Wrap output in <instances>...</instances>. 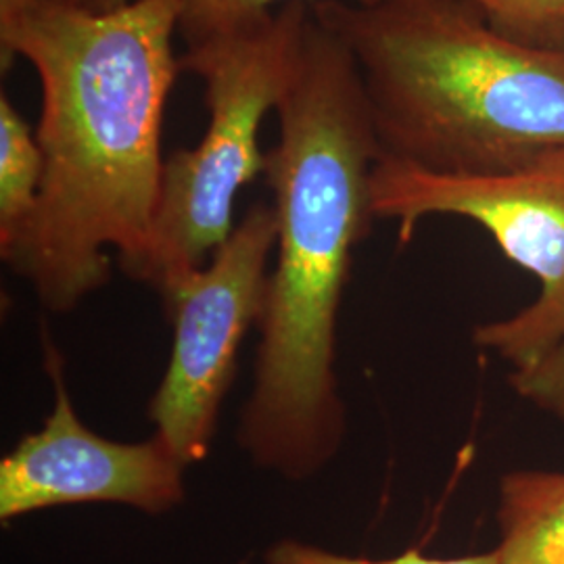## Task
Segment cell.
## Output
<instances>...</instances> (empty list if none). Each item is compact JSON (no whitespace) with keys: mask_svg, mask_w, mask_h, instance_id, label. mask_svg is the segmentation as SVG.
Returning <instances> with one entry per match:
<instances>
[{"mask_svg":"<svg viewBox=\"0 0 564 564\" xmlns=\"http://www.w3.org/2000/svg\"><path fill=\"white\" fill-rule=\"evenodd\" d=\"M176 0L88 13L36 0L0 23L2 69L28 61L41 82L39 205L2 258L48 312H72L141 262L162 193V128L181 74Z\"/></svg>","mask_w":564,"mask_h":564,"instance_id":"6da1fadb","label":"cell"},{"mask_svg":"<svg viewBox=\"0 0 564 564\" xmlns=\"http://www.w3.org/2000/svg\"><path fill=\"white\" fill-rule=\"evenodd\" d=\"M276 111L281 134L263 170L274 195L276 268L265 282L253 389L237 437L260 468L302 481L345 440L337 321L354 249L377 220L370 181L383 151L356 61L314 15Z\"/></svg>","mask_w":564,"mask_h":564,"instance_id":"7a4b0ae2","label":"cell"},{"mask_svg":"<svg viewBox=\"0 0 564 564\" xmlns=\"http://www.w3.org/2000/svg\"><path fill=\"white\" fill-rule=\"evenodd\" d=\"M362 76L384 158L502 174L564 147V51L498 32L466 0H318Z\"/></svg>","mask_w":564,"mask_h":564,"instance_id":"3957f363","label":"cell"},{"mask_svg":"<svg viewBox=\"0 0 564 564\" xmlns=\"http://www.w3.org/2000/svg\"><path fill=\"white\" fill-rule=\"evenodd\" d=\"M312 9L291 2L230 36L184 46L181 72L202 78V141L163 163L162 193L141 262L128 274L158 293L212 260L235 230V203L265 170L260 130L297 74Z\"/></svg>","mask_w":564,"mask_h":564,"instance_id":"277c9868","label":"cell"},{"mask_svg":"<svg viewBox=\"0 0 564 564\" xmlns=\"http://www.w3.org/2000/svg\"><path fill=\"white\" fill-rule=\"evenodd\" d=\"M372 214L398 220L400 241L426 216L484 226L510 262L535 274L540 297L519 314L481 324L475 343L514 370L540 362L564 339V147L502 174H440L384 158L372 170Z\"/></svg>","mask_w":564,"mask_h":564,"instance_id":"5b68a950","label":"cell"},{"mask_svg":"<svg viewBox=\"0 0 564 564\" xmlns=\"http://www.w3.org/2000/svg\"><path fill=\"white\" fill-rule=\"evenodd\" d=\"M274 249V207L256 203L209 262L160 291L174 337L149 419L184 466L202 463L212 449L239 347L262 316Z\"/></svg>","mask_w":564,"mask_h":564,"instance_id":"8992f818","label":"cell"},{"mask_svg":"<svg viewBox=\"0 0 564 564\" xmlns=\"http://www.w3.org/2000/svg\"><path fill=\"white\" fill-rule=\"evenodd\" d=\"M44 368L55 403L41 431L28 433L0 463V521L57 506L120 505L163 514L184 500V464L158 435L121 444L82 423L53 343L44 341Z\"/></svg>","mask_w":564,"mask_h":564,"instance_id":"52a82bcc","label":"cell"},{"mask_svg":"<svg viewBox=\"0 0 564 564\" xmlns=\"http://www.w3.org/2000/svg\"><path fill=\"white\" fill-rule=\"evenodd\" d=\"M500 564H564V470H512L500 481Z\"/></svg>","mask_w":564,"mask_h":564,"instance_id":"ba28073f","label":"cell"},{"mask_svg":"<svg viewBox=\"0 0 564 564\" xmlns=\"http://www.w3.org/2000/svg\"><path fill=\"white\" fill-rule=\"evenodd\" d=\"M41 144L11 99L0 95V256L7 258L32 220L41 195Z\"/></svg>","mask_w":564,"mask_h":564,"instance_id":"9c48e42d","label":"cell"},{"mask_svg":"<svg viewBox=\"0 0 564 564\" xmlns=\"http://www.w3.org/2000/svg\"><path fill=\"white\" fill-rule=\"evenodd\" d=\"M178 2V36L184 46L230 36L245 30L276 9L291 2L314 4L318 0H176ZM356 4H372L377 0H347Z\"/></svg>","mask_w":564,"mask_h":564,"instance_id":"30bf717a","label":"cell"},{"mask_svg":"<svg viewBox=\"0 0 564 564\" xmlns=\"http://www.w3.org/2000/svg\"><path fill=\"white\" fill-rule=\"evenodd\" d=\"M498 32L538 48L564 51V0H466Z\"/></svg>","mask_w":564,"mask_h":564,"instance_id":"8fae6325","label":"cell"},{"mask_svg":"<svg viewBox=\"0 0 564 564\" xmlns=\"http://www.w3.org/2000/svg\"><path fill=\"white\" fill-rule=\"evenodd\" d=\"M265 564H500L496 550L484 554H468L454 558H435L424 556L419 550H408L400 556L372 561L364 556H347L330 552L321 545L307 544L302 540H279L270 545L263 554Z\"/></svg>","mask_w":564,"mask_h":564,"instance_id":"7c38bea8","label":"cell"},{"mask_svg":"<svg viewBox=\"0 0 564 564\" xmlns=\"http://www.w3.org/2000/svg\"><path fill=\"white\" fill-rule=\"evenodd\" d=\"M510 384L523 400L564 424V339L540 362L514 370Z\"/></svg>","mask_w":564,"mask_h":564,"instance_id":"4fadbf2b","label":"cell"},{"mask_svg":"<svg viewBox=\"0 0 564 564\" xmlns=\"http://www.w3.org/2000/svg\"><path fill=\"white\" fill-rule=\"evenodd\" d=\"M61 2L82 9V11H88V13H111V11H118L121 7H128L137 0H61Z\"/></svg>","mask_w":564,"mask_h":564,"instance_id":"5bb4252c","label":"cell"}]
</instances>
